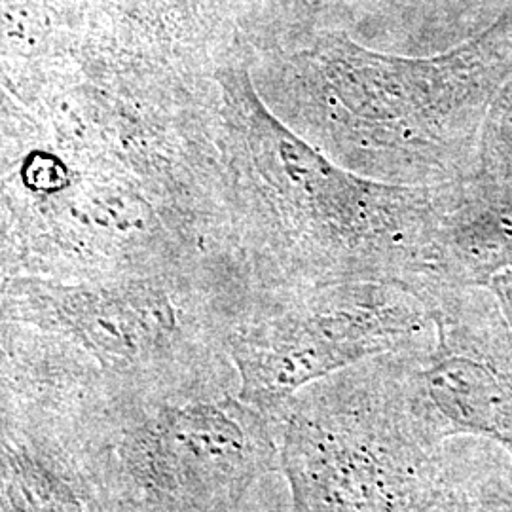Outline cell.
Returning a JSON list of instances; mask_svg holds the SVG:
<instances>
[{"label": "cell", "instance_id": "1", "mask_svg": "<svg viewBox=\"0 0 512 512\" xmlns=\"http://www.w3.org/2000/svg\"><path fill=\"white\" fill-rule=\"evenodd\" d=\"M213 97L175 105L78 73L2 92V277L226 274Z\"/></svg>", "mask_w": 512, "mask_h": 512}, {"label": "cell", "instance_id": "2", "mask_svg": "<svg viewBox=\"0 0 512 512\" xmlns=\"http://www.w3.org/2000/svg\"><path fill=\"white\" fill-rule=\"evenodd\" d=\"M215 80L222 251L239 285L380 281L418 294L452 183H382L336 164L266 105L247 55Z\"/></svg>", "mask_w": 512, "mask_h": 512}, {"label": "cell", "instance_id": "3", "mask_svg": "<svg viewBox=\"0 0 512 512\" xmlns=\"http://www.w3.org/2000/svg\"><path fill=\"white\" fill-rule=\"evenodd\" d=\"M249 63L275 116L336 164L382 183L437 186L476 175L488 112L512 78V35L435 57L329 35Z\"/></svg>", "mask_w": 512, "mask_h": 512}, {"label": "cell", "instance_id": "4", "mask_svg": "<svg viewBox=\"0 0 512 512\" xmlns=\"http://www.w3.org/2000/svg\"><path fill=\"white\" fill-rule=\"evenodd\" d=\"M228 287L217 275L2 277V393L239 389L220 334Z\"/></svg>", "mask_w": 512, "mask_h": 512}, {"label": "cell", "instance_id": "5", "mask_svg": "<svg viewBox=\"0 0 512 512\" xmlns=\"http://www.w3.org/2000/svg\"><path fill=\"white\" fill-rule=\"evenodd\" d=\"M73 463L92 512H293L274 418L236 387L6 397Z\"/></svg>", "mask_w": 512, "mask_h": 512}, {"label": "cell", "instance_id": "6", "mask_svg": "<svg viewBox=\"0 0 512 512\" xmlns=\"http://www.w3.org/2000/svg\"><path fill=\"white\" fill-rule=\"evenodd\" d=\"M274 421L293 512H444L446 442L418 420L395 353L304 387Z\"/></svg>", "mask_w": 512, "mask_h": 512}, {"label": "cell", "instance_id": "7", "mask_svg": "<svg viewBox=\"0 0 512 512\" xmlns=\"http://www.w3.org/2000/svg\"><path fill=\"white\" fill-rule=\"evenodd\" d=\"M433 329L418 294L397 283L241 287L222 311V346L239 397L274 418L298 391L349 366L414 346Z\"/></svg>", "mask_w": 512, "mask_h": 512}, {"label": "cell", "instance_id": "8", "mask_svg": "<svg viewBox=\"0 0 512 512\" xmlns=\"http://www.w3.org/2000/svg\"><path fill=\"white\" fill-rule=\"evenodd\" d=\"M423 302L433 329L395 351L418 420L442 442L476 437L512 456V332L494 293L444 289Z\"/></svg>", "mask_w": 512, "mask_h": 512}, {"label": "cell", "instance_id": "9", "mask_svg": "<svg viewBox=\"0 0 512 512\" xmlns=\"http://www.w3.org/2000/svg\"><path fill=\"white\" fill-rule=\"evenodd\" d=\"M512 268V183L473 175L452 183L421 300L444 289L486 287Z\"/></svg>", "mask_w": 512, "mask_h": 512}, {"label": "cell", "instance_id": "10", "mask_svg": "<svg viewBox=\"0 0 512 512\" xmlns=\"http://www.w3.org/2000/svg\"><path fill=\"white\" fill-rule=\"evenodd\" d=\"M476 175L512 183V78L495 97L488 112Z\"/></svg>", "mask_w": 512, "mask_h": 512}, {"label": "cell", "instance_id": "11", "mask_svg": "<svg viewBox=\"0 0 512 512\" xmlns=\"http://www.w3.org/2000/svg\"><path fill=\"white\" fill-rule=\"evenodd\" d=\"M444 512H512V482L503 476H486L465 482L463 475L450 467Z\"/></svg>", "mask_w": 512, "mask_h": 512}, {"label": "cell", "instance_id": "12", "mask_svg": "<svg viewBox=\"0 0 512 512\" xmlns=\"http://www.w3.org/2000/svg\"><path fill=\"white\" fill-rule=\"evenodd\" d=\"M488 289L494 293L495 300H497L501 313L512 332V268L495 275L492 283L488 285Z\"/></svg>", "mask_w": 512, "mask_h": 512}]
</instances>
